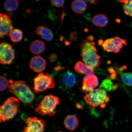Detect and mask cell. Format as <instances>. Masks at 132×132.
<instances>
[{
    "label": "cell",
    "instance_id": "obj_21",
    "mask_svg": "<svg viewBox=\"0 0 132 132\" xmlns=\"http://www.w3.org/2000/svg\"><path fill=\"white\" fill-rule=\"evenodd\" d=\"M10 39L13 42H20L22 40L23 37V34L22 31L18 29H13L11 31L8 35Z\"/></svg>",
    "mask_w": 132,
    "mask_h": 132
},
{
    "label": "cell",
    "instance_id": "obj_5",
    "mask_svg": "<svg viewBox=\"0 0 132 132\" xmlns=\"http://www.w3.org/2000/svg\"><path fill=\"white\" fill-rule=\"evenodd\" d=\"M84 99L87 104L93 109L98 106L105 108L110 100L106 91L102 88L96 89L87 94Z\"/></svg>",
    "mask_w": 132,
    "mask_h": 132
},
{
    "label": "cell",
    "instance_id": "obj_25",
    "mask_svg": "<svg viewBox=\"0 0 132 132\" xmlns=\"http://www.w3.org/2000/svg\"><path fill=\"white\" fill-rule=\"evenodd\" d=\"M0 90L1 92L4 91L8 87L9 85V81L5 77L1 76L0 77Z\"/></svg>",
    "mask_w": 132,
    "mask_h": 132
},
{
    "label": "cell",
    "instance_id": "obj_20",
    "mask_svg": "<svg viewBox=\"0 0 132 132\" xmlns=\"http://www.w3.org/2000/svg\"><path fill=\"white\" fill-rule=\"evenodd\" d=\"M75 70L79 73L87 75L94 74L93 70L81 61L77 62L76 63Z\"/></svg>",
    "mask_w": 132,
    "mask_h": 132
},
{
    "label": "cell",
    "instance_id": "obj_9",
    "mask_svg": "<svg viewBox=\"0 0 132 132\" xmlns=\"http://www.w3.org/2000/svg\"><path fill=\"white\" fill-rule=\"evenodd\" d=\"M26 126L24 132H43L46 125V122L37 117H29L26 120Z\"/></svg>",
    "mask_w": 132,
    "mask_h": 132
},
{
    "label": "cell",
    "instance_id": "obj_33",
    "mask_svg": "<svg viewBox=\"0 0 132 132\" xmlns=\"http://www.w3.org/2000/svg\"><path fill=\"white\" fill-rule=\"evenodd\" d=\"M57 132H63L62 131H58Z\"/></svg>",
    "mask_w": 132,
    "mask_h": 132
},
{
    "label": "cell",
    "instance_id": "obj_1",
    "mask_svg": "<svg viewBox=\"0 0 132 132\" xmlns=\"http://www.w3.org/2000/svg\"><path fill=\"white\" fill-rule=\"evenodd\" d=\"M8 88V91L25 105L30 104L35 98L34 92L24 81L10 80Z\"/></svg>",
    "mask_w": 132,
    "mask_h": 132
},
{
    "label": "cell",
    "instance_id": "obj_19",
    "mask_svg": "<svg viewBox=\"0 0 132 132\" xmlns=\"http://www.w3.org/2000/svg\"><path fill=\"white\" fill-rule=\"evenodd\" d=\"M4 6L5 11L8 15L12 16L13 11H16L19 7V3L16 0H6L5 1Z\"/></svg>",
    "mask_w": 132,
    "mask_h": 132
},
{
    "label": "cell",
    "instance_id": "obj_11",
    "mask_svg": "<svg viewBox=\"0 0 132 132\" xmlns=\"http://www.w3.org/2000/svg\"><path fill=\"white\" fill-rule=\"evenodd\" d=\"M82 84V90L84 93L88 94L98 86V78L94 74L87 75L84 78Z\"/></svg>",
    "mask_w": 132,
    "mask_h": 132
},
{
    "label": "cell",
    "instance_id": "obj_18",
    "mask_svg": "<svg viewBox=\"0 0 132 132\" xmlns=\"http://www.w3.org/2000/svg\"><path fill=\"white\" fill-rule=\"evenodd\" d=\"M92 22L97 27L103 28L108 24V19L107 16L103 14H98L94 16Z\"/></svg>",
    "mask_w": 132,
    "mask_h": 132
},
{
    "label": "cell",
    "instance_id": "obj_23",
    "mask_svg": "<svg viewBox=\"0 0 132 132\" xmlns=\"http://www.w3.org/2000/svg\"><path fill=\"white\" fill-rule=\"evenodd\" d=\"M119 73L120 74V77L123 81L129 86L132 87V73L126 72L123 73L117 69Z\"/></svg>",
    "mask_w": 132,
    "mask_h": 132
},
{
    "label": "cell",
    "instance_id": "obj_4",
    "mask_svg": "<svg viewBox=\"0 0 132 132\" xmlns=\"http://www.w3.org/2000/svg\"><path fill=\"white\" fill-rule=\"evenodd\" d=\"M60 99L56 96L46 95L35 109V111L41 116H53L56 113L54 110L57 105L60 104Z\"/></svg>",
    "mask_w": 132,
    "mask_h": 132
},
{
    "label": "cell",
    "instance_id": "obj_16",
    "mask_svg": "<svg viewBox=\"0 0 132 132\" xmlns=\"http://www.w3.org/2000/svg\"><path fill=\"white\" fill-rule=\"evenodd\" d=\"M45 49V43L43 41L37 39L31 44L30 47L31 52L34 54H39L43 53Z\"/></svg>",
    "mask_w": 132,
    "mask_h": 132
},
{
    "label": "cell",
    "instance_id": "obj_31",
    "mask_svg": "<svg viewBox=\"0 0 132 132\" xmlns=\"http://www.w3.org/2000/svg\"><path fill=\"white\" fill-rule=\"evenodd\" d=\"M63 68L64 67H59V66H57L54 68V70H62V69H63Z\"/></svg>",
    "mask_w": 132,
    "mask_h": 132
},
{
    "label": "cell",
    "instance_id": "obj_13",
    "mask_svg": "<svg viewBox=\"0 0 132 132\" xmlns=\"http://www.w3.org/2000/svg\"><path fill=\"white\" fill-rule=\"evenodd\" d=\"M76 79L73 72L68 71L62 75L61 78L62 85L66 88L70 89L75 85Z\"/></svg>",
    "mask_w": 132,
    "mask_h": 132
},
{
    "label": "cell",
    "instance_id": "obj_28",
    "mask_svg": "<svg viewBox=\"0 0 132 132\" xmlns=\"http://www.w3.org/2000/svg\"><path fill=\"white\" fill-rule=\"evenodd\" d=\"M69 39L70 40H76L77 39V37L75 32H71L70 34Z\"/></svg>",
    "mask_w": 132,
    "mask_h": 132
},
{
    "label": "cell",
    "instance_id": "obj_7",
    "mask_svg": "<svg viewBox=\"0 0 132 132\" xmlns=\"http://www.w3.org/2000/svg\"><path fill=\"white\" fill-rule=\"evenodd\" d=\"M127 45L126 39L116 37L106 39L102 46L105 51L108 52L118 53L124 46Z\"/></svg>",
    "mask_w": 132,
    "mask_h": 132
},
{
    "label": "cell",
    "instance_id": "obj_2",
    "mask_svg": "<svg viewBox=\"0 0 132 132\" xmlns=\"http://www.w3.org/2000/svg\"><path fill=\"white\" fill-rule=\"evenodd\" d=\"M95 43L87 40L81 44V55L86 65L93 70L98 68L100 64V57L97 54Z\"/></svg>",
    "mask_w": 132,
    "mask_h": 132
},
{
    "label": "cell",
    "instance_id": "obj_29",
    "mask_svg": "<svg viewBox=\"0 0 132 132\" xmlns=\"http://www.w3.org/2000/svg\"><path fill=\"white\" fill-rule=\"evenodd\" d=\"M86 2L90 4H93V5H97L98 4V1L95 0H90V1H85Z\"/></svg>",
    "mask_w": 132,
    "mask_h": 132
},
{
    "label": "cell",
    "instance_id": "obj_12",
    "mask_svg": "<svg viewBox=\"0 0 132 132\" xmlns=\"http://www.w3.org/2000/svg\"><path fill=\"white\" fill-rule=\"evenodd\" d=\"M30 67L35 72L41 73L46 68V60L40 56H35L31 59L30 63Z\"/></svg>",
    "mask_w": 132,
    "mask_h": 132
},
{
    "label": "cell",
    "instance_id": "obj_10",
    "mask_svg": "<svg viewBox=\"0 0 132 132\" xmlns=\"http://www.w3.org/2000/svg\"><path fill=\"white\" fill-rule=\"evenodd\" d=\"M0 37L5 38L13 29V22L9 16L3 13L0 14Z\"/></svg>",
    "mask_w": 132,
    "mask_h": 132
},
{
    "label": "cell",
    "instance_id": "obj_26",
    "mask_svg": "<svg viewBox=\"0 0 132 132\" xmlns=\"http://www.w3.org/2000/svg\"><path fill=\"white\" fill-rule=\"evenodd\" d=\"M65 1H52L51 3L56 7H61L63 6Z\"/></svg>",
    "mask_w": 132,
    "mask_h": 132
},
{
    "label": "cell",
    "instance_id": "obj_6",
    "mask_svg": "<svg viewBox=\"0 0 132 132\" xmlns=\"http://www.w3.org/2000/svg\"><path fill=\"white\" fill-rule=\"evenodd\" d=\"M33 92L37 93L44 91L55 86L53 78L49 73L41 72L34 79Z\"/></svg>",
    "mask_w": 132,
    "mask_h": 132
},
{
    "label": "cell",
    "instance_id": "obj_22",
    "mask_svg": "<svg viewBox=\"0 0 132 132\" xmlns=\"http://www.w3.org/2000/svg\"><path fill=\"white\" fill-rule=\"evenodd\" d=\"M118 86V84H114L110 79H106L102 81L100 87L105 91L111 92L116 89Z\"/></svg>",
    "mask_w": 132,
    "mask_h": 132
},
{
    "label": "cell",
    "instance_id": "obj_27",
    "mask_svg": "<svg viewBox=\"0 0 132 132\" xmlns=\"http://www.w3.org/2000/svg\"><path fill=\"white\" fill-rule=\"evenodd\" d=\"M57 58V55L56 54H52L50 56L49 58L50 62L51 63H53L56 61Z\"/></svg>",
    "mask_w": 132,
    "mask_h": 132
},
{
    "label": "cell",
    "instance_id": "obj_14",
    "mask_svg": "<svg viewBox=\"0 0 132 132\" xmlns=\"http://www.w3.org/2000/svg\"><path fill=\"white\" fill-rule=\"evenodd\" d=\"M64 124L67 129L73 131L78 128L79 125V120L75 115H68L64 119Z\"/></svg>",
    "mask_w": 132,
    "mask_h": 132
},
{
    "label": "cell",
    "instance_id": "obj_32",
    "mask_svg": "<svg viewBox=\"0 0 132 132\" xmlns=\"http://www.w3.org/2000/svg\"><path fill=\"white\" fill-rule=\"evenodd\" d=\"M103 41L102 40H100L98 41V43L99 45H101V44L103 45Z\"/></svg>",
    "mask_w": 132,
    "mask_h": 132
},
{
    "label": "cell",
    "instance_id": "obj_30",
    "mask_svg": "<svg viewBox=\"0 0 132 132\" xmlns=\"http://www.w3.org/2000/svg\"><path fill=\"white\" fill-rule=\"evenodd\" d=\"M87 40L89 41L93 42L94 40V38L92 36H89L88 37H87Z\"/></svg>",
    "mask_w": 132,
    "mask_h": 132
},
{
    "label": "cell",
    "instance_id": "obj_17",
    "mask_svg": "<svg viewBox=\"0 0 132 132\" xmlns=\"http://www.w3.org/2000/svg\"><path fill=\"white\" fill-rule=\"evenodd\" d=\"M71 7L72 11L74 13L77 14H80L86 10L87 4L85 1L77 0L72 2Z\"/></svg>",
    "mask_w": 132,
    "mask_h": 132
},
{
    "label": "cell",
    "instance_id": "obj_3",
    "mask_svg": "<svg viewBox=\"0 0 132 132\" xmlns=\"http://www.w3.org/2000/svg\"><path fill=\"white\" fill-rule=\"evenodd\" d=\"M20 103L18 99L11 97L3 102L0 107V121L4 122L14 118L19 110Z\"/></svg>",
    "mask_w": 132,
    "mask_h": 132
},
{
    "label": "cell",
    "instance_id": "obj_8",
    "mask_svg": "<svg viewBox=\"0 0 132 132\" xmlns=\"http://www.w3.org/2000/svg\"><path fill=\"white\" fill-rule=\"evenodd\" d=\"M15 57L14 51L11 44L4 42L0 44V62L3 65H10Z\"/></svg>",
    "mask_w": 132,
    "mask_h": 132
},
{
    "label": "cell",
    "instance_id": "obj_24",
    "mask_svg": "<svg viewBox=\"0 0 132 132\" xmlns=\"http://www.w3.org/2000/svg\"><path fill=\"white\" fill-rule=\"evenodd\" d=\"M120 2L123 3L122 6L125 14L132 16V0L122 1Z\"/></svg>",
    "mask_w": 132,
    "mask_h": 132
},
{
    "label": "cell",
    "instance_id": "obj_15",
    "mask_svg": "<svg viewBox=\"0 0 132 132\" xmlns=\"http://www.w3.org/2000/svg\"><path fill=\"white\" fill-rule=\"evenodd\" d=\"M35 32L40 35L43 39L47 41H50L53 39V34L52 31L45 26H38L35 30Z\"/></svg>",
    "mask_w": 132,
    "mask_h": 132
}]
</instances>
